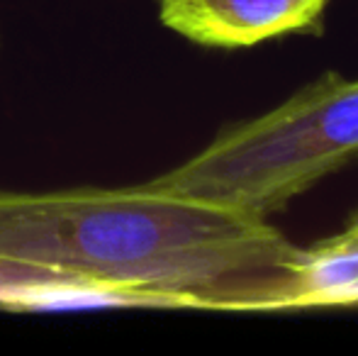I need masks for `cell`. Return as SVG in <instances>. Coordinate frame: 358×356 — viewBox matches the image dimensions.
Instances as JSON below:
<instances>
[{"label":"cell","mask_w":358,"mask_h":356,"mask_svg":"<svg viewBox=\"0 0 358 356\" xmlns=\"http://www.w3.org/2000/svg\"><path fill=\"white\" fill-rule=\"evenodd\" d=\"M0 44H3V42H0Z\"/></svg>","instance_id":"cell-6"},{"label":"cell","mask_w":358,"mask_h":356,"mask_svg":"<svg viewBox=\"0 0 358 356\" xmlns=\"http://www.w3.org/2000/svg\"><path fill=\"white\" fill-rule=\"evenodd\" d=\"M358 305V208L331 237L302 247L292 310Z\"/></svg>","instance_id":"cell-4"},{"label":"cell","mask_w":358,"mask_h":356,"mask_svg":"<svg viewBox=\"0 0 358 356\" xmlns=\"http://www.w3.org/2000/svg\"><path fill=\"white\" fill-rule=\"evenodd\" d=\"M358 159V78L324 71L275 108L229 122L151 188L271 218Z\"/></svg>","instance_id":"cell-2"},{"label":"cell","mask_w":358,"mask_h":356,"mask_svg":"<svg viewBox=\"0 0 358 356\" xmlns=\"http://www.w3.org/2000/svg\"><path fill=\"white\" fill-rule=\"evenodd\" d=\"M331 0H156L166 29L208 49H249L322 29Z\"/></svg>","instance_id":"cell-3"},{"label":"cell","mask_w":358,"mask_h":356,"mask_svg":"<svg viewBox=\"0 0 358 356\" xmlns=\"http://www.w3.org/2000/svg\"><path fill=\"white\" fill-rule=\"evenodd\" d=\"M132 300L117 290L88 283L71 273L32 264L0 259V308L42 310V308H88V305H127Z\"/></svg>","instance_id":"cell-5"},{"label":"cell","mask_w":358,"mask_h":356,"mask_svg":"<svg viewBox=\"0 0 358 356\" xmlns=\"http://www.w3.org/2000/svg\"><path fill=\"white\" fill-rule=\"evenodd\" d=\"M0 259L117 290L134 308L283 313L302 247L268 218L137 183L0 190Z\"/></svg>","instance_id":"cell-1"}]
</instances>
